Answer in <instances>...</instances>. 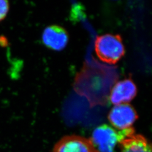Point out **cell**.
Segmentation results:
<instances>
[{
  "label": "cell",
  "instance_id": "obj_1",
  "mask_svg": "<svg viewBox=\"0 0 152 152\" xmlns=\"http://www.w3.org/2000/svg\"><path fill=\"white\" fill-rule=\"evenodd\" d=\"M135 133L133 127L117 131L108 125L97 127L92 132L90 139L96 152H114L117 144L126 137Z\"/></svg>",
  "mask_w": 152,
  "mask_h": 152
},
{
  "label": "cell",
  "instance_id": "obj_2",
  "mask_svg": "<svg viewBox=\"0 0 152 152\" xmlns=\"http://www.w3.org/2000/svg\"><path fill=\"white\" fill-rule=\"evenodd\" d=\"M95 50L100 60L110 64L117 63L125 53L123 39L120 34H105L98 36Z\"/></svg>",
  "mask_w": 152,
  "mask_h": 152
},
{
  "label": "cell",
  "instance_id": "obj_3",
  "mask_svg": "<svg viewBox=\"0 0 152 152\" xmlns=\"http://www.w3.org/2000/svg\"><path fill=\"white\" fill-rule=\"evenodd\" d=\"M108 118L115 129L124 130L132 127L138 118V115L135 109L130 104H121L110 110Z\"/></svg>",
  "mask_w": 152,
  "mask_h": 152
},
{
  "label": "cell",
  "instance_id": "obj_4",
  "mask_svg": "<svg viewBox=\"0 0 152 152\" xmlns=\"http://www.w3.org/2000/svg\"><path fill=\"white\" fill-rule=\"evenodd\" d=\"M53 152H96L90 139L83 136H64L55 145Z\"/></svg>",
  "mask_w": 152,
  "mask_h": 152
},
{
  "label": "cell",
  "instance_id": "obj_5",
  "mask_svg": "<svg viewBox=\"0 0 152 152\" xmlns=\"http://www.w3.org/2000/svg\"><path fill=\"white\" fill-rule=\"evenodd\" d=\"M137 89L131 78L117 82L112 88L109 99L115 105L127 103L136 96Z\"/></svg>",
  "mask_w": 152,
  "mask_h": 152
},
{
  "label": "cell",
  "instance_id": "obj_6",
  "mask_svg": "<svg viewBox=\"0 0 152 152\" xmlns=\"http://www.w3.org/2000/svg\"><path fill=\"white\" fill-rule=\"evenodd\" d=\"M42 39L45 45L49 49L60 51L64 49L68 44L69 35L64 28L52 25L44 29Z\"/></svg>",
  "mask_w": 152,
  "mask_h": 152
},
{
  "label": "cell",
  "instance_id": "obj_7",
  "mask_svg": "<svg viewBox=\"0 0 152 152\" xmlns=\"http://www.w3.org/2000/svg\"><path fill=\"white\" fill-rule=\"evenodd\" d=\"M119 144L120 152H152L149 141L144 136L135 133L126 137Z\"/></svg>",
  "mask_w": 152,
  "mask_h": 152
},
{
  "label": "cell",
  "instance_id": "obj_8",
  "mask_svg": "<svg viewBox=\"0 0 152 152\" xmlns=\"http://www.w3.org/2000/svg\"><path fill=\"white\" fill-rule=\"evenodd\" d=\"M10 9L9 1L0 0V22L5 18Z\"/></svg>",
  "mask_w": 152,
  "mask_h": 152
}]
</instances>
